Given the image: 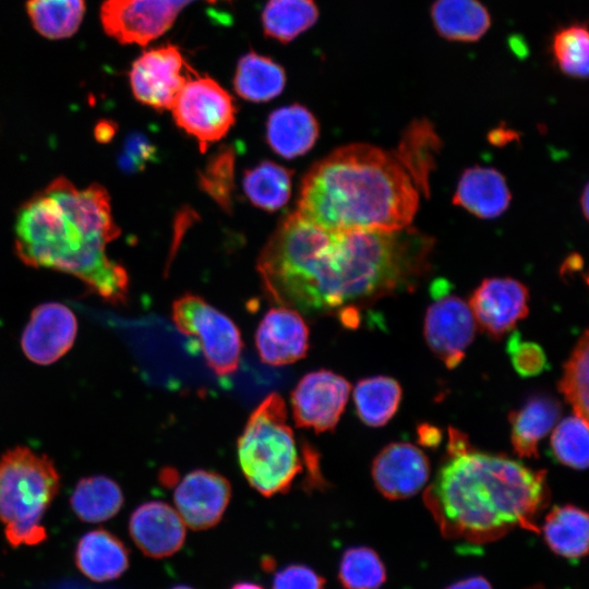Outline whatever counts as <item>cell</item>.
<instances>
[{"instance_id":"6da1fadb","label":"cell","mask_w":589,"mask_h":589,"mask_svg":"<svg viewBox=\"0 0 589 589\" xmlns=\"http://www.w3.org/2000/svg\"><path fill=\"white\" fill-rule=\"evenodd\" d=\"M448 433L447 455L424 492L442 534L483 544L516 527L539 532L536 519L550 500L546 471L474 450L454 428Z\"/></svg>"},{"instance_id":"7a4b0ae2","label":"cell","mask_w":589,"mask_h":589,"mask_svg":"<svg viewBox=\"0 0 589 589\" xmlns=\"http://www.w3.org/2000/svg\"><path fill=\"white\" fill-rule=\"evenodd\" d=\"M14 233L24 264L70 274L105 301L125 303L128 273L106 253L120 229L99 183L79 189L64 177L53 179L19 207Z\"/></svg>"},{"instance_id":"3957f363","label":"cell","mask_w":589,"mask_h":589,"mask_svg":"<svg viewBox=\"0 0 589 589\" xmlns=\"http://www.w3.org/2000/svg\"><path fill=\"white\" fill-rule=\"evenodd\" d=\"M418 206V191L400 159L354 143L309 169L294 213L328 230L390 231L408 227Z\"/></svg>"},{"instance_id":"277c9868","label":"cell","mask_w":589,"mask_h":589,"mask_svg":"<svg viewBox=\"0 0 589 589\" xmlns=\"http://www.w3.org/2000/svg\"><path fill=\"white\" fill-rule=\"evenodd\" d=\"M237 455L249 484L266 497L288 492L302 464L316 460L311 452L304 459L299 456L285 400L275 392L250 414L237 442Z\"/></svg>"},{"instance_id":"5b68a950","label":"cell","mask_w":589,"mask_h":589,"mask_svg":"<svg viewBox=\"0 0 589 589\" xmlns=\"http://www.w3.org/2000/svg\"><path fill=\"white\" fill-rule=\"evenodd\" d=\"M60 489V476L47 455L16 446L0 458V520L11 546L47 539L43 516Z\"/></svg>"},{"instance_id":"8992f818","label":"cell","mask_w":589,"mask_h":589,"mask_svg":"<svg viewBox=\"0 0 589 589\" xmlns=\"http://www.w3.org/2000/svg\"><path fill=\"white\" fill-rule=\"evenodd\" d=\"M171 317L181 334L196 339L216 375L228 376L237 371L243 344L240 329L231 318L192 293L173 301Z\"/></svg>"},{"instance_id":"52a82bcc","label":"cell","mask_w":589,"mask_h":589,"mask_svg":"<svg viewBox=\"0 0 589 589\" xmlns=\"http://www.w3.org/2000/svg\"><path fill=\"white\" fill-rule=\"evenodd\" d=\"M170 110L176 124L197 141L202 152L226 136L237 113L231 95L215 80L197 74L184 84Z\"/></svg>"},{"instance_id":"ba28073f","label":"cell","mask_w":589,"mask_h":589,"mask_svg":"<svg viewBox=\"0 0 589 589\" xmlns=\"http://www.w3.org/2000/svg\"><path fill=\"white\" fill-rule=\"evenodd\" d=\"M431 288L433 301L424 317V338L432 352L453 369L473 340L476 321L469 304L450 292L447 281L436 280Z\"/></svg>"},{"instance_id":"9c48e42d","label":"cell","mask_w":589,"mask_h":589,"mask_svg":"<svg viewBox=\"0 0 589 589\" xmlns=\"http://www.w3.org/2000/svg\"><path fill=\"white\" fill-rule=\"evenodd\" d=\"M194 1L105 0L100 7V22L105 33L118 43L145 46L165 34L179 13Z\"/></svg>"},{"instance_id":"30bf717a","label":"cell","mask_w":589,"mask_h":589,"mask_svg":"<svg viewBox=\"0 0 589 589\" xmlns=\"http://www.w3.org/2000/svg\"><path fill=\"white\" fill-rule=\"evenodd\" d=\"M197 73L175 45L144 51L129 72L133 96L141 104L156 110L171 108L184 84Z\"/></svg>"},{"instance_id":"8fae6325","label":"cell","mask_w":589,"mask_h":589,"mask_svg":"<svg viewBox=\"0 0 589 589\" xmlns=\"http://www.w3.org/2000/svg\"><path fill=\"white\" fill-rule=\"evenodd\" d=\"M350 383L341 375L320 369L303 375L291 392L297 426L316 433L333 431L347 405Z\"/></svg>"},{"instance_id":"7c38bea8","label":"cell","mask_w":589,"mask_h":589,"mask_svg":"<svg viewBox=\"0 0 589 589\" xmlns=\"http://www.w3.org/2000/svg\"><path fill=\"white\" fill-rule=\"evenodd\" d=\"M528 300V289L520 281L493 277L482 280L468 304L480 328L491 338L501 339L527 316Z\"/></svg>"},{"instance_id":"4fadbf2b","label":"cell","mask_w":589,"mask_h":589,"mask_svg":"<svg viewBox=\"0 0 589 589\" xmlns=\"http://www.w3.org/2000/svg\"><path fill=\"white\" fill-rule=\"evenodd\" d=\"M76 333L74 313L62 303L46 302L32 311L21 337L22 350L32 362L48 365L72 348Z\"/></svg>"},{"instance_id":"5bb4252c","label":"cell","mask_w":589,"mask_h":589,"mask_svg":"<svg viewBox=\"0 0 589 589\" xmlns=\"http://www.w3.org/2000/svg\"><path fill=\"white\" fill-rule=\"evenodd\" d=\"M231 497V484L218 472L196 469L177 485L173 501L179 516L192 530L216 526Z\"/></svg>"},{"instance_id":"9a60e30c","label":"cell","mask_w":589,"mask_h":589,"mask_svg":"<svg viewBox=\"0 0 589 589\" xmlns=\"http://www.w3.org/2000/svg\"><path fill=\"white\" fill-rule=\"evenodd\" d=\"M255 347L265 364H291L306 356L310 329L298 311L281 305L272 308L256 328Z\"/></svg>"},{"instance_id":"2e32d148","label":"cell","mask_w":589,"mask_h":589,"mask_svg":"<svg viewBox=\"0 0 589 589\" xmlns=\"http://www.w3.org/2000/svg\"><path fill=\"white\" fill-rule=\"evenodd\" d=\"M372 478L380 493L389 500L408 498L426 483L430 465L424 453L408 442L385 446L372 462Z\"/></svg>"},{"instance_id":"e0dca14e","label":"cell","mask_w":589,"mask_h":589,"mask_svg":"<svg viewBox=\"0 0 589 589\" xmlns=\"http://www.w3.org/2000/svg\"><path fill=\"white\" fill-rule=\"evenodd\" d=\"M129 532L141 552L152 558L173 555L185 540L183 520L161 501H149L136 507L129 519Z\"/></svg>"},{"instance_id":"ac0fdd59","label":"cell","mask_w":589,"mask_h":589,"mask_svg":"<svg viewBox=\"0 0 589 589\" xmlns=\"http://www.w3.org/2000/svg\"><path fill=\"white\" fill-rule=\"evenodd\" d=\"M453 202L479 218H496L509 206L510 192L496 169L474 166L462 172Z\"/></svg>"},{"instance_id":"d6986e66","label":"cell","mask_w":589,"mask_h":589,"mask_svg":"<svg viewBox=\"0 0 589 589\" xmlns=\"http://www.w3.org/2000/svg\"><path fill=\"white\" fill-rule=\"evenodd\" d=\"M320 134L313 113L293 104L274 110L266 122V141L279 156L292 159L309 152Z\"/></svg>"},{"instance_id":"ffe728a7","label":"cell","mask_w":589,"mask_h":589,"mask_svg":"<svg viewBox=\"0 0 589 589\" xmlns=\"http://www.w3.org/2000/svg\"><path fill=\"white\" fill-rule=\"evenodd\" d=\"M561 411L560 401L548 394H534L510 411L508 421L515 453L519 457L537 458L540 441L553 429Z\"/></svg>"},{"instance_id":"44dd1931","label":"cell","mask_w":589,"mask_h":589,"mask_svg":"<svg viewBox=\"0 0 589 589\" xmlns=\"http://www.w3.org/2000/svg\"><path fill=\"white\" fill-rule=\"evenodd\" d=\"M74 561L80 572L96 582L117 579L129 567V551L124 543L105 529L86 532L79 540Z\"/></svg>"},{"instance_id":"7402d4cb","label":"cell","mask_w":589,"mask_h":589,"mask_svg":"<svg viewBox=\"0 0 589 589\" xmlns=\"http://www.w3.org/2000/svg\"><path fill=\"white\" fill-rule=\"evenodd\" d=\"M431 19L435 31L450 41L474 43L491 27V14L479 0H434Z\"/></svg>"},{"instance_id":"603a6c76","label":"cell","mask_w":589,"mask_h":589,"mask_svg":"<svg viewBox=\"0 0 589 589\" xmlns=\"http://www.w3.org/2000/svg\"><path fill=\"white\" fill-rule=\"evenodd\" d=\"M542 532L548 546L570 562L588 553V514L575 505L554 506L545 516Z\"/></svg>"},{"instance_id":"cb8c5ba5","label":"cell","mask_w":589,"mask_h":589,"mask_svg":"<svg viewBox=\"0 0 589 589\" xmlns=\"http://www.w3.org/2000/svg\"><path fill=\"white\" fill-rule=\"evenodd\" d=\"M285 84V70L265 56L251 51L242 56L237 64L233 88L245 100L268 101L283 92Z\"/></svg>"},{"instance_id":"d4e9b609","label":"cell","mask_w":589,"mask_h":589,"mask_svg":"<svg viewBox=\"0 0 589 589\" xmlns=\"http://www.w3.org/2000/svg\"><path fill=\"white\" fill-rule=\"evenodd\" d=\"M123 493L112 479L96 474L82 478L75 485L70 505L74 514L85 522H103L121 509Z\"/></svg>"},{"instance_id":"484cf974","label":"cell","mask_w":589,"mask_h":589,"mask_svg":"<svg viewBox=\"0 0 589 589\" xmlns=\"http://www.w3.org/2000/svg\"><path fill=\"white\" fill-rule=\"evenodd\" d=\"M399 383L389 376L376 375L357 382L353 401L359 419L368 426H382L396 413L401 400Z\"/></svg>"},{"instance_id":"4316f807","label":"cell","mask_w":589,"mask_h":589,"mask_svg":"<svg viewBox=\"0 0 589 589\" xmlns=\"http://www.w3.org/2000/svg\"><path fill=\"white\" fill-rule=\"evenodd\" d=\"M292 171L279 164L264 160L245 170L243 191L249 201L256 207L276 212L290 199Z\"/></svg>"},{"instance_id":"83f0119b","label":"cell","mask_w":589,"mask_h":589,"mask_svg":"<svg viewBox=\"0 0 589 589\" xmlns=\"http://www.w3.org/2000/svg\"><path fill=\"white\" fill-rule=\"evenodd\" d=\"M317 19L313 0H268L262 12L264 33L283 44L309 29Z\"/></svg>"},{"instance_id":"f1b7e54d","label":"cell","mask_w":589,"mask_h":589,"mask_svg":"<svg viewBox=\"0 0 589 589\" xmlns=\"http://www.w3.org/2000/svg\"><path fill=\"white\" fill-rule=\"evenodd\" d=\"M26 12L41 36L63 39L79 29L85 13V0H27Z\"/></svg>"},{"instance_id":"f546056e","label":"cell","mask_w":589,"mask_h":589,"mask_svg":"<svg viewBox=\"0 0 589 589\" xmlns=\"http://www.w3.org/2000/svg\"><path fill=\"white\" fill-rule=\"evenodd\" d=\"M589 339L585 330L564 363L558 390L572 406L574 414L588 421L589 410Z\"/></svg>"},{"instance_id":"4dcf8cb0","label":"cell","mask_w":589,"mask_h":589,"mask_svg":"<svg viewBox=\"0 0 589 589\" xmlns=\"http://www.w3.org/2000/svg\"><path fill=\"white\" fill-rule=\"evenodd\" d=\"M551 53L557 69L574 79H587L589 34L586 24L574 23L557 29L551 40Z\"/></svg>"},{"instance_id":"1f68e13d","label":"cell","mask_w":589,"mask_h":589,"mask_svg":"<svg viewBox=\"0 0 589 589\" xmlns=\"http://www.w3.org/2000/svg\"><path fill=\"white\" fill-rule=\"evenodd\" d=\"M338 579L345 589H380L386 581L385 565L373 549L351 546L341 555Z\"/></svg>"},{"instance_id":"d6a6232c","label":"cell","mask_w":589,"mask_h":589,"mask_svg":"<svg viewBox=\"0 0 589 589\" xmlns=\"http://www.w3.org/2000/svg\"><path fill=\"white\" fill-rule=\"evenodd\" d=\"M588 421L574 414L563 419L551 436V448L554 458L576 470H585L588 466Z\"/></svg>"},{"instance_id":"836d02e7","label":"cell","mask_w":589,"mask_h":589,"mask_svg":"<svg viewBox=\"0 0 589 589\" xmlns=\"http://www.w3.org/2000/svg\"><path fill=\"white\" fill-rule=\"evenodd\" d=\"M235 154L230 147L220 149L199 176V184L223 209L229 211L233 190Z\"/></svg>"},{"instance_id":"e575fe53","label":"cell","mask_w":589,"mask_h":589,"mask_svg":"<svg viewBox=\"0 0 589 589\" xmlns=\"http://www.w3.org/2000/svg\"><path fill=\"white\" fill-rule=\"evenodd\" d=\"M506 349L513 366L522 377L536 376L548 368L543 349L533 341L521 339L517 332L509 336Z\"/></svg>"},{"instance_id":"d590c367","label":"cell","mask_w":589,"mask_h":589,"mask_svg":"<svg viewBox=\"0 0 589 589\" xmlns=\"http://www.w3.org/2000/svg\"><path fill=\"white\" fill-rule=\"evenodd\" d=\"M325 579L303 564H290L279 569L273 579V589H324Z\"/></svg>"},{"instance_id":"8d00e7d4","label":"cell","mask_w":589,"mask_h":589,"mask_svg":"<svg viewBox=\"0 0 589 589\" xmlns=\"http://www.w3.org/2000/svg\"><path fill=\"white\" fill-rule=\"evenodd\" d=\"M156 157L153 143L140 133L131 134L119 157V166L129 173L137 172Z\"/></svg>"},{"instance_id":"74e56055","label":"cell","mask_w":589,"mask_h":589,"mask_svg":"<svg viewBox=\"0 0 589 589\" xmlns=\"http://www.w3.org/2000/svg\"><path fill=\"white\" fill-rule=\"evenodd\" d=\"M445 589H492L491 584L482 576H471L460 579Z\"/></svg>"},{"instance_id":"f35d334b","label":"cell","mask_w":589,"mask_h":589,"mask_svg":"<svg viewBox=\"0 0 589 589\" xmlns=\"http://www.w3.org/2000/svg\"><path fill=\"white\" fill-rule=\"evenodd\" d=\"M420 443L425 446H436L441 440V432L438 429L422 424L418 429Z\"/></svg>"},{"instance_id":"ab89813d","label":"cell","mask_w":589,"mask_h":589,"mask_svg":"<svg viewBox=\"0 0 589 589\" xmlns=\"http://www.w3.org/2000/svg\"><path fill=\"white\" fill-rule=\"evenodd\" d=\"M96 134L99 140H108L113 134V129L110 123H99L96 129Z\"/></svg>"},{"instance_id":"60d3db41","label":"cell","mask_w":589,"mask_h":589,"mask_svg":"<svg viewBox=\"0 0 589 589\" xmlns=\"http://www.w3.org/2000/svg\"><path fill=\"white\" fill-rule=\"evenodd\" d=\"M229 589H264V588L254 582L240 581L231 586Z\"/></svg>"},{"instance_id":"b9f144b4","label":"cell","mask_w":589,"mask_h":589,"mask_svg":"<svg viewBox=\"0 0 589 589\" xmlns=\"http://www.w3.org/2000/svg\"><path fill=\"white\" fill-rule=\"evenodd\" d=\"M581 211L585 218H588V185H585L582 194L580 196Z\"/></svg>"},{"instance_id":"7bdbcfd3","label":"cell","mask_w":589,"mask_h":589,"mask_svg":"<svg viewBox=\"0 0 589 589\" xmlns=\"http://www.w3.org/2000/svg\"><path fill=\"white\" fill-rule=\"evenodd\" d=\"M170 589H193L192 587L190 586H185V585H178V586H175Z\"/></svg>"}]
</instances>
